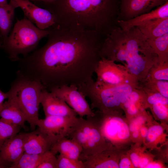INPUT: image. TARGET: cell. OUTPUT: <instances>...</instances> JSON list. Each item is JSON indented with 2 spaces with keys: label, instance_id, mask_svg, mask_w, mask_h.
Here are the masks:
<instances>
[{
  "label": "cell",
  "instance_id": "1",
  "mask_svg": "<svg viewBox=\"0 0 168 168\" xmlns=\"http://www.w3.org/2000/svg\"><path fill=\"white\" fill-rule=\"evenodd\" d=\"M48 29L46 43L21 58L18 71L39 81L49 91L63 86L78 87L92 79L104 36L56 23Z\"/></svg>",
  "mask_w": 168,
  "mask_h": 168
},
{
  "label": "cell",
  "instance_id": "2",
  "mask_svg": "<svg viewBox=\"0 0 168 168\" xmlns=\"http://www.w3.org/2000/svg\"><path fill=\"white\" fill-rule=\"evenodd\" d=\"M100 54L102 57L121 63L138 83L158 60L147 38L137 26L124 30L113 26L105 37Z\"/></svg>",
  "mask_w": 168,
  "mask_h": 168
},
{
  "label": "cell",
  "instance_id": "3",
  "mask_svg": "<svg viewBox=\"0 0 168 168\" xmlns=\"http://www.w3.org/2000/svg\"><path fill=\"white\" fill-rule=\"evenodd\" d=\"M120 0H54L45 4L56 24L105 35L114 25Z\"/></svg>",
  "mask_w": 168,
  "mask_h": 168
},
{
  "label": "cell",
  "instance_id": "4",
  "mask_svg": "<svg viewBox=\"0 0 168 168\" xmlns=\"http://www.w3.org/2000/svg\"><path fill=\"white\" fill-rule=\"evenodd\" d=\"M137 86L130 84L111 85L99 84L93 79L78 87L91 101V108L103 113L117 111L133 90Z\"/></svg>",
  "mask_w": 168,
  "mask_h": 168
},
{
  "label": "cell",
  "instance_id": "5",
  "mask_svg": "<svg viewBox=\"0 0 168 168\" xmlns=\"http://www.w3.org/2000/svg\"><path fill=\"white\" fill-rule=\"evenodd\" d=\"M48 28L41 30L26 17L18 20L9 36L2 42L1 48L12 61H19V55L26 56L36 48L40 40L47 36Z\"/></svg>",
  "mask_w": 168,
  "mask_h": 168
},
{
  "label": "cell",
  "instance_id": "6",
  "mask_svg": "<svg viewBox=\"0 0 168 168\" xmlns=\"http://www.w3.org/2000/svg\"><path fill=\"white\" fill-rule=\"evenodd\" d=\"M11 85L14 88L18 102L31 130H35L39 120V108L41 96L44 88L38 80L17 71Z\"/></svg>",
  "mask_w": 168,
  "mask_h": 168
},
{
  "label": "cell",
  "instance_id": "7",
  "mask_svg": "<svg viewBox=\"0 0 168 168\" xmlns=\"http://www.w3.org/2000/svg\"><path fill=\"white\" fill-rule=\"evenodd\" d=\"M104 138L95 115L86 117V119L78 117L69 137L81 146L82 151L79 160L82 161L86 157L107 148Z\"/></svg>",
  "mask_w": 168,
  "mask_h": 168
},
{
  "label": "cell",
  "instance_id": "8",
  "mask_svg": "<svg viewBox=\"0 0 168 168\" xmlns=\"http://www.w3.org/2000/svg\"><path fill=\"white\" fill-rule=\"evenodd\" d=\"M95 72L96 82L101 84L119 85L130 84L138 86V82L122 64L101 57Z\"/></svg>",
  "mask_w": 168,
  "mask_h": 168
},
{
  "label": "cell",
  "instance_id": "9",
  "mask_svg": "<svg viewBox=\"0 0 168 168\" xmlns=\"http://www.w3.org/2000/svg\"><path fill=\"white\" fill-rule=\"evenodd\" d=\"M77 118L49 116L39 119L36 125L47 136L53 147L63 138H69Z\"/></svg>",
  "mask_w": 168,
  "mask_h": 168
},
{
  "label": "cell",
  "instance_id": "10",
  "mask_svg": "<svg viewBox=\"0 0 168 168\" xmlns=\"http://www.w3.org/2000/svg\"><path fill=\"white\" fill-rule=\"evenodd\" d=\"M50 92L63 100L79 117L95 115L85 99V96L73 85L63 86Z\"/></svg>",
  "mask_w": 168,
  "mask_h": 168
},
{
  "label": "cell",
  "instance_id": "11",
  "mask_svg": "<svg viewBox=\"0 0 168 168\" xmlns=\"http://www.w3.org/2000/svg\"><path fill=\"white\" fill-rule=\"evenodd\" d=\"M20 7L24 16L41 30L47 29L56 24L52 14L48 10L40 8L29 0H12Z\"/></svg>",
  "mask_w": 168,
  "mask_h": 168
},
{
  "label": "cell",
  "instance_id": "12",
  "mask_svg": "<svg viewBox=\"0 0 168 168\" xmlns=\"http://www.w3.org/2000/svg\"><path fill=\"white\" fill-rule=\"evenodd\" d=\"M8 92V100L3 103L0 110V120L25 128L26 118L19 105L16 91L11 86Z\"/></svg>",
  "mask_w": 168,
  "mask_h": 168
},
{
  "label": "cell",
  "instance_id": "13",
  "mask_svg": "<svg viewBox=\"0 0 168 168\" xmlns=\"http://www.w3.org/2000/svg\"><path fill=\"white\" fill-rule=\"evenodd\" d=\"M100 112L106 119L103 124L99 121L104 137L110 140H124L129 137V127L121 118L115 116L117 111L109 113Z\"/></svg>",
  "mask_w": 168,
  "mask_h": 168
},
{
  "label": "cell",
  "instance_id": "14",
  "mask_svg": "<svg viewBox=\"0 0 168 168\" xmlns=\"http://www.w3.org/2000/svg\"><path fill=\"white\" fill-rule=\"evenodd\" d=\"M40 104L42 105L45 116L77 117L76 113L63 100L44 88L42 92Z\"/></svg>",
  "mask_w": 168,
  "mask_h": 168
},
{
  "label": "cell",
  "instance_id": "15",
  "mask_svg": "<svg viewBox=\"0 0 168 168\" xmlns=\"http://www.w3.org/2000/svg\"><path fill=\"white\" fill-rule=\"evenodd\" d=\"M168 2V0H120L119 8L121 19H130L150 11Z\"/></svg>",
  "mask_w": 168,
  "mask_h": 168
},
{
  "label": "cell",
  "instance_id": "16",
  "mask_svg": "<svg viewBox=\"0 0 168 168\" xmlns=\"http://www.w3.org/2000/svg\"><path fill=\"white\" fill-rule=\"evenodd\" d=\"M26 133H19L7 140L0 149V162L9 168L24 152V145Z\"/></svg>",
  "mask_w": 168,
  "mask_h": 168
},
{
  "label": "cell",
  "instance_id": "17",
  "mask_svg": "<svg viewBox=\"0 0 168 168\" xmlns=\"http://www.w3.org/2000/svg\"><path fill=\"white\" fill-rule=\"evenodd\" d=\"M52 145L47 136L38 128L26 133L24 145V152L39 154L50 150Z\"/></svg>",
  "mask_w": 168,
  "mask_h": 168
},
{
  "label": "cell",
  "instance_id": "18",
  "mask_svg": "<svg viewBox=\"0 0 168 168\" xmlns=\"http://www.w3.org/2000/svg\"><path fill=\"white\" fill-rule=\"evenodd\" d=\"M167 17L168 2L148 12L127 20H118L117 22L122 29L127 30L133 27L138 26L154 20Z\"/></svg>",
  "mask_w": 168,
  "mask_h": 168
},
{
  "label": "cell",
  "instance_id": "19",
  "mask_svg": "<svg viewBox=\"0 0 168 168\" xmlns=\"http://www.w3.org/2000/svg\"><path fill=\"white\" fill-rule=\"evenodd\" d=\"M107 148L83 161L85 168H117L118 164L114 158L113 153Z\"/></svg>",
  "mask_w": 168,
  "mask_h": 168
},
{
  "label": "cell",
  "instance_id": "20",
  "mask_svg": "<svg viewBox=\"0 0 168 168\" xmlns=\"http://www.w3.org/2000/svg\"><path fill=\"white\" fill-rule=\"evenodd\" d=\"M55 155L59 153L67 157L79 160L82 151L79 143L72 138H65L53 146L50 150Z\"/></svg>",
  "mask_w": 168,
  "mask_h": 168
},
{
  "label": "cell",
  "instance_id": "21",
  "mask_svg": "<svg viewBox=\"0 0 168 168\" xmlns=\"http://www.w3.org/2000/svg\"><path fill=\"white\" fill-rule=\"evenodd\" d=\"M148 39H152L168 33V17L159 18L137 26Z\"/></svg>",
  "mask_w": 168,
  "mask_h": 168
},
{
  "label": "cell",
  "instance_id": "22",
  "mask_svg": "<svg viewBox=\"0 0 168 168\" xmlns=\"http://www.w3.org/2000/svg\"><path fill=\"white\" fill-rule=\"evenodd\" d=\"M10 1L9 3L7 4H0V37L3 41L8 36L12 26L15 9L18 7L14 1Z\"/></svg>",
  "mask_w": 168,
  "mask_h": 168
},
{
  "label": "cell",
  "instance_id": "23",
  "mask_svg": "<svg viewBox=\"0 0 168 168\" xmlns=\"http://www.w3.org/2000/svg\"><path fill=\"white\" fill-rule=\"evenodd\" d=\"M147 40L157 55L158 61L168 62V33L154 39H147Z\"/></svg>",
  "mask_w": 168,
  "mask_h": 168
},
{
  "label": "cell",
  "instance_id": "24",
  "mask_svg": "<svg viewBox=\"0 0 168 168\" xmlns=\"http://www.w3.org/2000/svg\"><path fill=\"white\" fill-rule=\"evenodd\" d=\"M138 86L142 88L160 93L168 98V82L167 81L152 79L147 77L139 82Z\"/></svg>",
  "mask_w": 168,
  "mask_h": 168
},
{
  "label": "cell",
  "instance_id": "25",
  "mask_svg": "<svg viewBox=\"0 0 168 168\" xmlns=\"http://www.w3.org/2000/svg\"><path fill=\"white\" fill-rule=\"evenodd\" d=\"M43 153L32 154L24 152L9 168H37L41 160Z\"/></svg>",
  "mask_w": 168,
  "mask_h": 168
},
{
  "label": "cell",
  "instance_id": "26",
  "mask_svg": "<svg viewBox=\"0 0 168 168\" xmlns=\"http://www.w3.org/2000/svg\"><path fill=\"white\" fill-rule=\"evenodd\" d=\"M146 77L152 79L168 81V62H161L158 61L150 69Z\"/></svg>",
  "mask_w": 168,
  "mask_h": 168
},
{
  "label": "cell",
  "instance_id": "27",
  "mask_svg": "<svg viewBox=\"0 0 168 168\" xmlns=\"http://www.w3.org/2000/svg\"><path fill=\"white\" fill-rule=\"evenodd\" d=\"M21 128L19 126L0 120V149L7 140L19 133Z\"/></svg>",
  "mask_w": 168,
  "mask_h": 168
},
{
  "label": "cell",
  "instance_id": "28",
  "mask_svg": "<svg viewBox=\"0 0 168 168\" xmlns=\"http://www.w3.org/2000/svg\"><path fill=\"white\" fill-rule=\"evenodd\" d=\"M57 168H85L83 162L59 154L57 157Z\"/></svg>",
  "mask_w": 168,
  "mask_h": 168
},
{
  "label": "cell",
  "instance_id": "29",
  "mask_svg": "<svg viewBox=\"0 0 168 168\" xmlns=\"http://www.w3.org/2000/svg\"><path fill=\"white\" fill-rule=\"evenodd\" d=\"M138 87L141 88L144 92V105L145 104V105L150 106L158 103L168 105V98L163 96L159 93L151 91Z\"/></svg>",
  "mask_w": 168,
  "mask_h": 168
},
{
  "label": "cell",
  "instance_id": "30",
  "mask_svg": "<svg viewBox=\"0 0 168 168\" xmlns=\"http://www.w3.org/2000/svg\"><path fill=\"white\" fill-rule=\"evenodd\" d=\"M50 150L43 153L37 168H57V157Z\"/></svg>",
  "mask_w": 168,
  "mask_h": 168
},
{
  "label": "cell",
  "instance_id": "31",
  "mask_svg": "<svg viewBox=\"0 0 168 168\" xmlns=\"http://www.w3.org/2000/svg\"><path fill=\"white\" fill-rule=\"evenodd\" d=\"M151 108L156 116L160 119H165L168 117V105L157 103L151 106Z\"/></svg>",
  "mask_w": 168,
  "mask_h": 168
},
{
  "label": "cell",
  "instance_id": "32",
  "mask_svg": "<svg viewBox=\"0 0 168 168\" xmlns=\"http://www.w3.org/2000/svg\"><path fill=\"white\" fill-rule=\"evenodd\" d=\"M163 132L162 127L159 125H155L150 127L147 131L146 138L149 142H152L161 135Z\"/></svg>",
  "mask_w": 168,
  "mask_h": 168
},
{
  "label": "cell",
  "instance_id": "33",
  "mask_svg": "<svg viewBox=\"0 0 168 168\" xmlns=\"http://www.w3.org/2000/svg\"><path fill=\"white\" fill-rule=\"evenodd\" d=\"M145 118L142 116H139L136 118L130 124L129 130L132 132L138 129L144 123Z\"/></svg>",
  "mask_w": 168,
  "mask_h": 168
},
{
  "label": "cell",
  "instance_id": "34",
  "mask_svg": "<svg viewBox=\"0 0 168 168\" xmlns=\"http://www.w3.org/2000/svg\"><path fill=\"white\" fill-rule=\"evenodd\" d=\"M142 105L139 104H133L130 105L127 108L125 109L127 113L129 115H134L137 114L139 110V106Z\"/></svg>",
  "mask_w": 168,
  "mask_h": 168
},
{
  "label": "cell",
  "instance_id": "35",
  "mask_svg": "<svg viewBox=\"0 0 168 168\" xmlns=\"http://www.w3.org/2000/svg\"><path fill=\"white\" fill-rule=\"evenodd\" d=\"M130 158L132 163L135 167L139 166L140 157L138 155L135 153H132L130 156Z\"/></svg>",
  "mask_w": 168,
  "mask_h": 168
},
{
  "label": "cell",
  "instance_id": "36",
  "mask_svg": "<svg viewBox=\"0 0 168 168\" xmlns=\"http://www.w3.org/2000/svg\"><path fill=\"white\" fill-rule=\"evenodd\" d=\"M131 163L129 160L127 158L122 159L118 165L119 168H128L130 167Z\"/></svg>",
  "mask_w": 168,
  "mask_h": 168
},
{
  "label": "cell",
  "instance_id": "37",
  "mask_svg": "<svg viewBox=\"0 0 168 168\" xmlns=\"http://www.w3.org/2000/svg\"><path fill=\"white\" fill-rule=\"evenodd\" d=\"M9 96L8 91L6 93L4 92L0 89V110L2 107L4 100L7 99Z\"/></svg>",
  "mask_w": 168,
  "mask_h": 168
},
{
  "label": "cell",
  "instance_id": "38",
  "mask_svg": "<svg viewBox=\"0 0 168 168\" xmlns=\"http://www.w3.org/2000/svg\"><path fill=\"white\" fill-rule=\"evenodd\" d=\"M149 160L146 157H142L140 159L139 166L140 168H145L148 164Z\"/></svg>",
  "mask_w": 168,
  "mask_h": 168
},
{
  "label": "cell",
  "instance_id": "39",
  "mask_svg": "<svg viewBox=\"0 0 168 168\" xmlns=\"http://www.w3.org/2000/svg\"><path fill=\"white\" fill-rule=\"evenodd\" d=\"M161 165L157 163L148 164L145 168H161Z\"/></svg>",
  "mask_w": 168,
  "mask_h": 168
},
{
  "label": "cell",
  "instance_id": "40",
  "mask_svg": "<svg viewBox=\"0 0 168 168\" xmlns=\"http://www.w3.org/2000/svg\"><path fill=\"white\" fill-rule=\"evenodd\" d=\"M148 130L146 128L143 127L140 129V133L141 136L142 137H146L147 135Z\"/></svg>",
  "mask_w": 168,
  "mask_h": 168
},
{
  "label": "cell",
  "instance_id": "41",
  "mask_svg": "<svg viewBox=\"0 0 168 168\" xmlns=\"http://www.w3.org/2000/svg\"><path fill=\"white\" fill-rule=\"evenodd\" d=\"M36 1L41 2L44 4H47L49 3L54 0H34Z\"/></svg>",
  "mask_w": 168,
  "mask_h": 168
},
{
  "label": "cell",
  "instance_id": "42",
  "mask_svg": "<svg viewBox=\"0 0 168 168\" xmlns=\"http://www.w3.org/2000/svg\"><path fill=\"white\" fill-rule=\"evenodd\" d=\"M133 136L135 138H137L139 136V132L138 129L137 130L133 132Z\"/></svg>",
  "mask_w": 168,
  "mask_h": 168
},
{
  "label": "cell",
  "instance_id": "43",
  "mask_svg": "<svg viewBox=\"0 0 168 168\" xmlns=\"http://www.w3.org/2000/svg\"><path fill=\"white\" fill-rule=\"evenodd\" d=\"M7 3V0H0V4L5 5Z\"/></svg>",
  "mask_w": 168,
  "mask_h": 168
},
{
  "label": "cell",
  "instance_id": "44",
  "mask_svg": "<svg viewBox=\"0 0 168 168\" xmlns=\"http://www.w3.org/2000/svg\"><path fill=\"white\" fill-rule=\"evenodd\" d=\"M7 168L6 166L1 164H0V168Z\"/></svg>",
  "mask_w": 168,
  "mask_h": 168
},
{
  "label": "cell",
  "instance_id": "45",
  "mask_svg": "<svg viewBox=\"0 0 168 168\" xmlns=\"http://www.w3.org/2000/svg\"><path fill=\"white\" fill-rule=\"evenodd\" d=\"M2 42L1 41H0V48L1 47V45H2Z\"/></svg>",
  "mask_w": 168,
  "mask_h": 168
},
{
  "label": "cell",
  "instance_id": "46",
  "mask_svg": "<svg viewBox=\"0 0 168 168\" xmlns=\"http://www.w3.org/2000/svg\"><path fill=\"white\" fill-rule=\"evenodd\" d=\"M0 164H2H2H1L0 162Z\"/></svg>",
  "mask_w": 168,
  "mask_h": 168
}]
</instances>
